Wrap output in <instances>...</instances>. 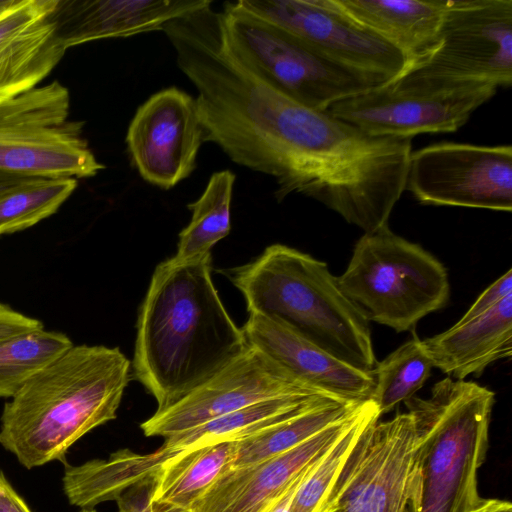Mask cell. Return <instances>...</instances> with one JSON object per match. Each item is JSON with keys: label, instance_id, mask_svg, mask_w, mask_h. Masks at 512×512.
I'll list each match as a JSON object with an SVG mask.
<instances>
[{"label": "cell", "instance_id": "ffe728a7", "mask_svg": "<svg viewBox=\"0 0 512 512\" xmlns=\"http://www.w3.org/2000/svg\"><path fill=\"white\" fill-rule=\"evenodd\" d=\"M356 22L399 50L409 68L436 46L448 0H333Z\"/></svg>", "mask_w": 512, "mask_h": 512}, {"label": "cell", "instance_id": "44dd1931", "mask_svg": "<svg viewBox=\"0 0 512 512\" xmlns=\"http://www.w3.org/2000/svg\"><path fill=\"white\" fill-rule=\"evenodd\" d=\"M329 399L339 398L325 393H312L260 401L165 437L163 445L153 455L162 465L168 459L191 449L225 441H238Z\"/></svg>", "mask_w": 512, "mask_h": 512}, {"label": "cell", "instance_id": "d6986e66", "mask_svg": "<svg viewBox=\"0 0 512 512\" xmlns=\"http://www.w3.org/2000/svg\"><path fill=\"white\" fill-rule=\"evenodd\" d=\"M421 344L432 366L454 379L481 375L512 355V294L481 315L421 339Z\"/></svg>", "mask_w": 512, "mask_h": 512}, {"label": "cell", "instance_id": "8992f818", "mask_svg": "<svg viewBox=\"0 0 512 512\" xmlns=\"http://www.w3.org/2000/svg\"><path fill=\"white\" fill-rule=\"evenodd\" d=\"M59 81L0 99V170L30 177L88 178L105 168L69 118Z\"/></svg>", "mask_w": 512, "mask_h": 512}, {"label": "cell", "instance_id": "d6a6232c", "mask_svg": "<svg viewBox=\"0 0 512 512\" xmlns=\"http://www.w3.org/2000/svg\"><path fill=\"white\" fill-rule=\"evenodd\" d=\"M314 463H312L298 477V479L280 497H278L264 512H289V508H290L293 496H294L297 488L299 487L301 482L304 480V478L306 477V475L308 474V472L310 471V469L312 468Z\"/></svg>", "mask_w": 512, "mask_h": 512}, {"label": "cell", "instance_id": "ac0fdd59", "mask_svg": "<svg viewBox=\"0 0 512 512\" xmlns=\"http://www.w3.org/2000/svg\"><path fill=\"white\" fill-rule=\"evenodd\" d=\"M209 0H57L53 13L57 35L68 48L96 40L152 31Z\"/></svg>", "mask_w": 512, "mask_h": 512}, {"label": "cell", "instance_id": "d4e9b609", "mask_svg": "<svg viewBox=\"0 0 512 512\" xmlns=\"http://www.w3.org/2000/svg\"><path fill=\"white\" fill-rule=\"evenodd\" d=\"M432 367L421 339L415 333L384 360L377 362L372 370L371 401L380 417L412 398L430 377Z\"/></svg>", "mask_w": 512, "mask_h": 512}, {"label": "cell", "instance_id": "7c38bea8", "mask_svg": "<svg viewBox=\"0 0 512 512\" xmlns=\"http://www.w3.org/2000/svg\"><path fill=\"white\" fill-rule=\"evenodd\" d=\"M405 190L423 205L512 211V147L443 141L411 152Z\"/></svg>", "mask_w": 512, "mask_h": 512}, {"label": "cell", "instance_id": "6da1fadb", "mask_svg": "<svg viewBox=\"0 0 512 512\" xmlns=\"http://www.w3.org/2000/svg\"><path fill=\"white\" fill-rule=\"evenodd\" d=\"M136 327L135 376L157 410L184 398L249 348L213 284L211 255L161 262Z\"/></svg>", "mask_w": 512, "mask_h": 512}, {"label": "cell", "instance_id": "f1b7e54d", "mask_svg": "<svg viewBox=\"0 0 512 512\" xmlns=\"http://www.w3.org/2000/svg\"><path fill=\"white\" fill-rule=\"evenodd\" d=\"M157 479L150 475L124 490L115 500L118 512H191L165 502L154 501Z\"/></svg>", "mask_w": 512, "mask_h": 512}, {"label": "cell", "instance_id": "484cf974", "mask_svg": "<svg viewBox=\"0 0 512 512\" xmlns=\"http://www.w3.org/2000/svg\"><path fill=\"white\" fill-rule=\"evenodd\" d=\"M77 179L32 177L0 194V235L27 229L51 216L72 195Z\"/></svg>", "mask_w": 512, "mask_h": 512}, {"label": "cell", "instance_id": "7a4b0ae2", "mask_svg": "<svg viewBox=\"0 0 512 512\" xmlns=\"http://www.w3.org/2000/svg\"><path fill=\"white\" fill-rule=\"evenodd\" d=\"M129 372L117 347L72 345L5 403L0 444L27 469L63 461L76 441L117 417Z\"/></svg>", "mask_w": 512, "mask_h": 512}, {"label": "cell", "instance_id": "74e56055", "mask_svg": "<svg viewBox=\"0 0 512 512\" xmlns=\"http://www.w3.org/2000/svg\"><path fill=\"white\" fill-rule=\"evenodd\" d=\"M80 512H96V511L92 508V509H81Z\"/></svg>", "mask_w": 512, "mask_h": 512}, {"label": "cell", "instance_id": "7402d4cb", "mask_svg": "<svg viewBox=\"0 0 512 512\" xmlns=\"http://www.w3.org/2000/svg\"><path fill=\"white\" fill-rule=\"evenodd\" d=\"M238 441H225L182 452L157 471L154 501L190 510L231 469Z\"/></svg>", "mask_w": 512, "mask_h": 512}, {"label": "cell", "instance_id": "3957f363", "mask_svg": "<svg viewBox=\"0 0 512 512\" xmlns=\"http://www.w3.org/2000/svg\"><path fill=\"white\" fill-rule=\"evenodd\" d=\"M222 273L242 293L249 313L285 323L355 368L374 369L370 321L325 262L273 244L254 261Z\"/></svg>", "mask_w": 512, "mask_h": 512}, {"label": "cell", "instance_id": "83f0119b", "mask_svg": "<svg viewBox=\"0 0 512 512\" xmlns=\"http://www.w3.org/2000/svg\"><path fill=\"white\" fill-rule=\"evenodd\" d=\"M379 418L376 405L366 401L352 425L314 463L297 488L289 512H316L361 431Z\"/></svg>", "mask_w": 512, "mask_h": 512}, {"label": "cell", "instance_id": "2e32d148", "mask_svg": "<svg viewBox=\"0 0 512 512\" xmlns=\"http://www.w3.org/2000/svg\"><path fill=\"white\" fill-rule=\"evenodd\" d=\"M241 329L249 346L263 352L303 384L348 402L371 400L372 371L360 370L336 358L285 323L249 313Z\"/></svg>", "mask_w": 512, "mask_h": 512}, {"label": "cell", "instance_id": "ba28073f", "mask_svg": "<svg viewBox=\"0 0 512 512\" xmlns=\"http://www.w3.org/2000/svg\"><path fill=\"white\" fill-rule=\"evenodd\" d=\"M497 90L489 83L403 73L384 86L334 103L326 112L372 136L412 139L421 133L457 131Z\"/></svg>", "mask_w": 512, "mask_h": 512}, {"label": "cell", "instance_id": "603a6c76", "mask_svg": "<svg viewBox=\"0 0 512 512\" xmlns=\"http://www.w3.org/2000/svg\"><path fill=\"white\" fill-rule=\"evenodd\" d=\"M361 403L329 399L290 419L238 440L231 469L264 461L300 445L330 425L350 416Z\"/></svg>", "mask_w": 512, "mask_h": 512}, {"label": "cell", "instance_id": "5bb4252c", "mask_svg": "<svg viewBox=\"0 0 512 512\" xmlns=\"http://www.w3.org/2000/svg\"><path fill=\"white\" fill-rule=\"evenodd\" d=\"M125 141L146 182L173 188L195 170L204 142L196 98L175 86L152 94L136 110Z\"/></svg>", "mask_w": 512, "mask_h": 512}, {"label": "cell", "instance_id": "4316f807", "mask_svg": "<svg viewBox=\"0 0 512 512\" xmlns=\"http://www.w3.org/2000/svg\"><path fill=\"white\" fill-rule=\"evenodd\" d=\"M72 345L66 334L43 328L0 340V397L11 398L32 375Z\"/></svg>", "mask_w": 512, "mask_h": 512}, {"label": "cell", "instance_id": "d590c367", "mask_svg": "<svg viewBox=\"0 0 512 512\" xmlns=\"http://www.w3.org/2000/svg\"><path fill=\"white\" fill-rule=\"evenodd\" d=\"M20 0H0V15L14 7Z\"/></svg>", "mask_w": 512, "mask_h": 512}, {"label": "cell", "instance_id": "1f68e13d", "mask_svg": "<svg viewBox=\"0 0 512 512\" xmlns=\"http://www.w3.org/2000/svg\"><path fill=\"white\" fill-rule=\"evenodd\" d=\"M0 512H31L6 479L0 486Z\"/></svg>", "mask_w": 512, "mask_h": 512}, {"label": "cell", "instance_id": "9a60e30c", "mask_svg": "<svg viewBox=\"0 0 512 512\" xmlns=\"http://www.w3.org/2000/svg\"><path fill=\"white\" fill-rule=\"evenodd\" d=\"M365 402L350 416L284 453L228 470L193 504L191 512H264L345 433Z\"/></svg>", "mask_w": 512, "mask_h": 512}, {"label": "cell", "instance_id": "30bf717a", "mask_svg": "<svg viewBox=\"0 0 512 512\" xmlns=\"http://www.w3.org/2000/svg\"><path fill=\"white\" fill-rule=\"evenodd\" d=\"M403 73L512 85V0H448L434 49Z\"/></svg>", "mask_w": 512, "mask_h": 512}, {"label": "cell", "instance_id": "4fadbf2b", "mask_svg": "<svg viewBox=\"0 0 512 512\" xmlns=\"http://www.w3.org/2000/svg\"><path fill=\"white\" fill-rule=\"evenodd\" d=\"M312 393L324 392L303 384L263 352L249 346L184 398L156 410L140 427L147 437L165 438L260 401Z\"/></svg>", "mask_w": 512, "mask_h": 512}, {"label": "cell", "instance_id": "52a82bcc", "mask_svg": "<svg viewBox=\"0 0 512 512\" xmlns=\"http://www.w3.org/2000/svg\"><path fill=\"white\" fill-rule=\"evenodd\" d=\"M227 45L256 77L294 101L319 111L371 90L349 71L327 61L287 30L236 2L221 11Z\"/></svg>", "mask_w": 512, "mask_h": 512}, {"label": "cell", "instance_id": "9c48e42d", "mask_svg": "<svg viewBox=\"0 0 512 512\" xmlns=\"http://www.w3.org/2000/svg\"><path fill=\"white\" fill-rule=\"evenodd\" d=\"M415 443L408 411L370 422L316 512H411Z\"/></svg>", "mask_w": 512, "mask_h": 512}, {"label": "cell", "instance_id": "cb8c5ba5", "mask_svg": "<svg viewBox=\"0 0 512 512\" xmlns=\"http://www.w3.org/2000/svg\"><path fill=\"white\" fill-rule=\"evenodd\" d=\"M236 176L230 170L213 173L201 196L188 204L190 223L179 233L177 261L211 255L213 246L231 229V202Z\"/></svg>", "mask_w": 512, "mask_h": 512}, {"label": "cell", "instance_id": "836d02e7", "mask_svg": "<svg viewBox=\"0 0 512 512\" xmlns=\"http://www.w3.org/2000/svg\"><path fill=\"white\" fill-rule=\"evenodd\" d=\"M468 512H512V504L507 500L481 498Z\"/></svg>", "mask_w": 512, "mask_h": 512}, {"label": "cell", "instance_id": "5b68a950", "mask_svg": "<svg viewBox=\"0 0 512 512\" xmlns=\"http://www.w3.org/2000/svg\"><path fill=\"white\" fill-rule=\"evenodd\" d=\"M337 281L369 321L396 332L413 331L423 317L443 308L450 294L444 265L389 225L358 239Z\"/></svg>", "mask_w": 512, "mask_h": 512}, {"label": "cell", "instance_id": "e0dca14e", "mask_svg": "<svg viewBox=\"0 0 512 512\" xmlns=\"http://www.w3.org/2000/svg\"><path fill=\"white\" fill-rule=\"evenodd\" d=\"M56 4L20 0L0 15V99L37 87L66 53L53 16Z\"/></svg>", "mask_w": 512, "mask_h": 512}, {"label": "cell", "instance_id": "e575fe53", "mask_svg": "<svg viewBox=\"0 0 512 512\" xmlns=\"http://www.w3.org/2000/svg\"><path fill=\"white\" fill-rule=\"evenodd\" d=\"M30 178L32 177L0 170V194Z\"/></svg>", "mask_w": 512, "mask_h": 512}, {"label": "cell", "instance_id": "f546056e", "mask_svg": "<svg viewBox=\"0 0 512 512\" xmlns=\"http://www.w3.org/2000/svg\"><path fill=\"white\" fill-rule=\"evenodd\" d=\"M512 294V269L501 275L497 280L491 283L473 302L469 309L460 318V321L470 320L481 315L506 296Z\"/></svg>", "mask_w": 512, "mask_h": 512}, {"label": "cell", "instance_id": "8d00e7d4", "mask_svg": "<svg viewBox=\"0 0 512 512\" xmlns=\"http://www.w3.org/2000/svg\"><path fill=\"white\" fill-rule=\"evenodd\" d=\"M6 478L4 477V475L2 474V472H0V486L1 484L3 483V481L5 480Z\"/></svg>", "mask_w": 512, "mask_h": 512}, {"label": "cell", "instance_id": "8fae6325", "mask_svg": "<svg viewBox=\"0 0 512 512\" xmlns=\"http://www.w3.org/2000/svg\"><path fill=\"white\" fill-rule=\"evenodd\" d=\"M247 12L301 39L327 61L371 89L403 74L405 56L341 11L333 0H239Z\"/></svg>", "mask_w": 512, "mask_h": 512}, {"label": "cell", "instance_id": "277c9868", "mask_svg": "<svg viewBox=\"0 0 512 512\" xmlns=\"http://www.w3.org/2000/svg\"><path fill=\"white\" fill-rule=\"evenodd\" d=\"M494 402L490 389L451 377L405 402L416 433L411 512H468L481 500Z\"/></svg>", "mask_w": 512, "mask_h": 512}, {"label": "cell", "instance_id": "4dcf8cb0", "mask_svg": "<svg viewBox=\"0 0 512 512\" xmlns=\"http://www.w3.org/2000/svg\"><path fill=\"white\" fill-rule=\"evenodd\" d=\"M38 319L24 315L0 302V340L42 329Z\"/></svg>", "mask_w": 512, "mask_h": 512}]
</instances>
